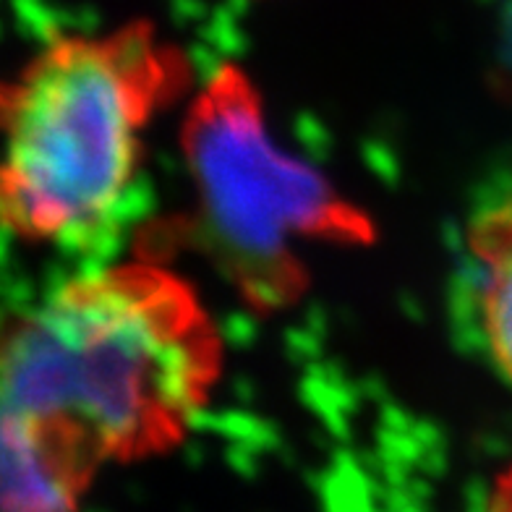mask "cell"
Listing matches in <instances>:
<instances>
[{
	"mask_svg": "<svg viewBox=\"0 0 512 512\" xmlns=\"http://www.w3.org/2000/svg\"><path fill=\"white\" fill-rule=\"evenodd\" d=\"M492 512H512V468L499 479L492 499Z\"/></svg>",
	"mask_w": 512,
	"mask_h": 512,
	"instance_id": "cell-6",
	"label": "cell"
},
{
	"mask_svg": "<svg viewBox=\"0 0 512 512\" xmlns=\"http://www.w3.org/2000/svg\"><path fill=\"white\" fill-rule=\"evenodd\" d=\"M100 468L45 421L0 408V512H81Z\"/></svg>",
	"mask_w": 512,
	"mask_h": 512,
	"instance_id": "cell-4",
	"label": "cell"
},
{
	"mask_svg": "<svg viewBox=\"0 0 512 512\" xmlns=\"http://www.w3.org/2000/svg\"><path fill=\"white\" fill-rule=\"evenodd\" d=\"M471 254L489 353L512 382V191L473 223Z\"/></svg>",
	"mask_w": 512,
	"mask_h": 512,
	"instance_id": "cell-5",
	"label": "cell"
},
{
	"mask_svg": "<svg viewBox=\"0 0 512 512\" xmlns=\"http://www.w3.org/2000/svg\"><path fill=\"white\" fill-rule=\"evenodd\" d=\"M189 55L136 21L66 34L0 81V230L84 246L121 220L144 136L191 84Z\"/></svg>",
	"mask_w": 512,
	"mask_h": 512,
	"instance_id": "cell-2",
	"label": "cell"
},
{
	"mask_svg": "<svg viewBox=\"0 0 512 512\" xmlns=\"http://www.w3.org/2000/svg\"><path fill=\"white\" fill-rule=\"evenodd\" d=\"M181 144L207 238L251 306L272 311L304 293L309 243L374 241L369 217L272 139L262 95L233 63L194 95Z\"/></svg>",
	"mask_w": 512,
	"mask_h": 512,
	"instance_id": "cell-3",
	"label": "cell"
},
{
	"mask_svg": "<svg viewBox=\"0 0 512 512\" xmlns=\"http://www.w3.org/2000/svg\"><path fill=\"white\" fill-rule=\"evenodd\" d=\"M223 374V340L152 262L68 280L0 330V408L53 424L100 465L176 447Z\"/></svg>",
	"mask_w": 512,
	"mask_h": 512,
	"instance_id": "cell-1",
	"label": "cell"
}]
</instances>
